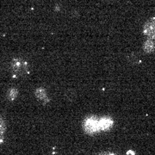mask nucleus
Returning <instances> with one entry per match:
<instances>
[{"mask_svg":"<svg viewBox=\"0 0 155 155\" xmlns=\"http://www.w3.org/2000/svg\"><path fill=\"white\" fill-rule=\"evenodd\" d=\"M35 96L36 97L38 98L40 101L43 102V103H48L49 99L48 97V95H47V92L43 88H39L35 91Z\"/></svg>","mask_w":155,"mask_h":155,"instance_id":"obj_5","label":"nucleus"},{"mask_svg":"<svg viewBox=\"0 0 155 155\" xmlns=\"http://www.w3.org/2000/svg\"><path fill=\"white\" fill-rule=\"evenodd\" d=\"M155 49V46L153 41L152 40H147L144 44V50L147 53H152Z\"/></svg>","mask_w":155,"mask_h":155,"instance_id":"obj_7","label":"nucleus"},{"mask_svg":"<svg viewBox=\"0 0 155 155\" xmlns=\"http://www.w3.org/2000/svg\"><path fill=\"white\" fill-rule=\"evenodd\" d=\"M83 127L87 134H95L100 131L99 118L96 116L87 117L83 123Z\"/></svg>","mask_w":155,"mask_h":155,"instance_id":"obj_2","label":"nucleus"},{"mask_svg":"<svg viewBox=\"0 0 155 155\" xmlns=\"http://www.w3.org/2000/svg\"><path fill=\"white\" fill-rule=\"evenodd\" d=\"M11 72L14 78L26 76L29 72V65L28 61L22 58H14L11 62Z\"/></svg>","mask_w":155,"mask_h":155,"instance_id":"obj_1","label":"nucleus"},{"mask_svg":"<svg viewBox=\"0 0 155 155\" xmlns=\"http://www.w3.org/2000/svg\"><path fill=\"white\" fill-rule=\"evenodd\" d=\"M17 95H18V91L16 88H11L9 90L8 93H7V97L10 101H14L17 98Z\"/></svg>","mask_w":155,"mask_h":155,"instance_id":"obj_8","label":"nucleus"},{"mask_svg":"<svg viewBox=\"0 0 155 155\" xmlns=\"http://www.w3.org/2000/svg\"><path fill=\"white\" fill-rule=\"evenodd\" d=\"M143 32L150 40H155V17L150 18L147 21L143 28Z\"/></svg>","mask_w":155,"mask_h":155,"instance_id":"obj_3","label":"nucleus"},{"mask_svg":"<svg viewBox=\"0 0 155 155\" xmlns=\"http://www.w3.org/2000/svg\"><path fill=\"white\" fill-rule=\"evenodd\" d=\"M99 126L100 130L107 131L113 126V121L110 117H103L99 118Z\"/></svg>","mask_w":155,"mask_h":155,"instance_id":"obj_4","label":"nucleus"},{"mask_svg":"<svg viewBox=\"0 0 155 155\" xmlns=\"http://www.w3.org/2000/svg\"><path fill=\"white\" fill-rule=\"evenodd\" d=\"M5 131H6L5 122V120L3 119V117L0 116V144H2V143L4 142Z\"/></svg>","mask_w":155,"mask_h":155,"instance_id":"obj_6","label":"nucleus"}]
</instances>
